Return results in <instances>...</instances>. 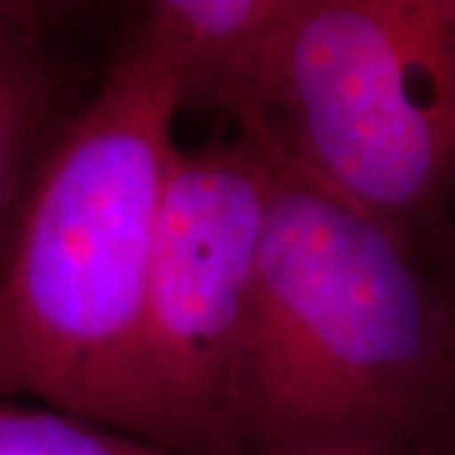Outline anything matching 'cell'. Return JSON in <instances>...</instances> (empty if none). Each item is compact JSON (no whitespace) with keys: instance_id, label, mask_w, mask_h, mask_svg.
<instances>
[{"instance_id":"cell-8","label":"cell","mask_w":455,"mask_h":455,"mask_svg":"<svg viewBox=\"0 0 455 455\" xmlns=\"http://www.w3.org/2000/svg\"><path fill=\"white\" fill-rule=\"evenodd\" d=\"M433 5H435L440 44H443L445 66H448V76H451L455 99V0H433Z\"/></svg>"},{"instance_id":"cell-4","label":"cell","mask_w":455,"mask_h":455,"mask_svg":"<svg viewBox=\"0 0 455 455\" xmlns=\"http://www.w3.org/2000/svg\"><path fill=\"white\" fill-rule=\"evenodd\" d=\"M276 164L251 137L180 149L164 188L134 374L140 438L245 453L238 405Z\"/></svg>"},{"instance_id":"cell-1","label":"cell","mask_w":455,"mask_h":455,"mask_svg":"<svg viewBox=\"0 0 455 455\" xmlns=\"http://www.w3.org/2000/svg\"><path fill=\"white\" fill-rule=\"evenodd\" d=\"M453 403L455 307L415 243L276 164L238 405L245 453L355 443L443 453Z\"/></svg>"},{"instance_id":"cell-3","label":"cell","mask_w":455,"mask_h":455,"mask_svg":"<svg viewBox=\"0 0 455 455\" xmlns=\"http://www.w3.org/2000/svg\"><path fill=\"white\" fill-rule=\"evenodd\" d=\"M253 142L412 241L455 185L433 0H301Z\"/></svg>"},{"instance_id":"cell-2","label":"cell","mask_w":455,"mask_h":455,"mask_svg":"<svg viewBox=\"0 0 455 455\" xmlns=\"http://www.w3.org/2000/svg\"><path fill=\"white\" fill-rule=\"evenodd\" d=\"M178 112V74L140 28L46 147L0 274V397L140 438L134 374Z\"/></svg>"},{"instance_id":"cell-6","label":"cell","mask_w":455,"mask_h":455,"mask_svg":"<svg viewBox=\"0 0 455 455\" xmlns=\"http://www.w3.org/2000/svg\"><path fill=\"white\" fill-rule=\"evenodd\" d=\"M71 5L0 0V274L41 163L36 152L64 99L66 64L56 33Z\"/></svg>"},{"instance_id":"cell-7","label":"cell","mask_w":455,"mask_h":455,"mask_svg":"<svg viewBox=\"0 0 455 455\" xmlns=\"http://www.w3.org/2000/svg\"><path fill=\"white\" fill-rule=\"evenodd\" d=\"M0 455H193L167 451L147 440L116 435L109 427L59 410L0 405ZM238 455H443L385 445H319L299 451Z\"/></svg>"},{"instance_id":"cell-5","label":"cell","mask_w":455,"mask_h":455,"mask_svg":"<svg viewBox=\"0 0 455 455\" xmlns=\"http://www.w3.org/2000/svg\"><path fill=\"white\" fill-rule=\"evenodd\" d=\"M301 0H157L142 31L178 74L180 109L228 114L259 137Z\"/></svg>"}]
</instances>
